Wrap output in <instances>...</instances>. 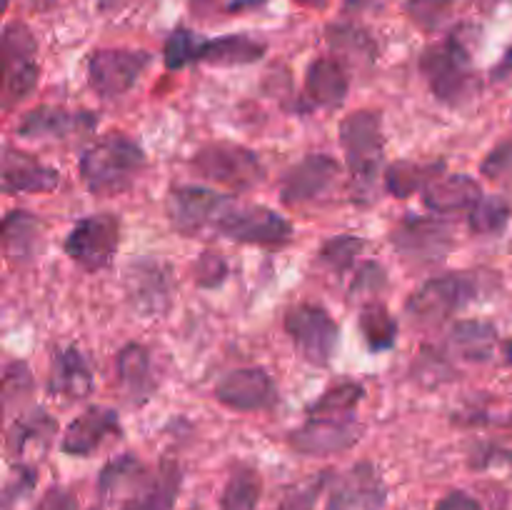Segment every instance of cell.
I'll return each mask as SVG.
<instances>
[{"label": "cell", "mask_w": 512, "mask_h": 510, "mask_svg": "<svg viewBox=\"0 0 512 510\" xmlns=\"http://www.w3.org/2000/svg\"><path fill=\"white\" fill-rule=\"evenodd\" d=\"M145 165V153L133 138L108 133L80 155V178L90 193L100 198L125 193Z\"/></svg>", "instance_id": "obj_1"}, {"label": "cell", "mask_w": 512, "mask_h": 510, "mask_svg": "<svg viewBox=\"0 0 512 510\" xmlns=\"http://www.w3.org/2000/svg\"><path fill=\"white\" fill-rule=\"evenodd\" d=\"M418 68L423 73V78L428 80L435 98L445 105H453V108H458L465 100L473 98L475 88H478L468 48L455 35L443 40V43L430 45L420 55Z\"/></svg>", "instance_id": "obj_2"}, {"label": "cell", "mask_w": 512, "mask_h": 510, "mask_svg": "<svg viewBox=\"0 0 512 510\" xmlns=\"http://www.w3.org/2000/svg\"><path fill=\"white\" fill-rule=\"evenodd\" d=\"M480 283L473 273H445L420 285L408 300V315L413 323L438 325L458 310L478 300Z\"/></svg>", "instance_id": "obj_3"}, {"label": "cell", "mask_w": 512, "mask_h": 510, "mask_svg": "<svg viewBox=\"0 0 512 510\" xmlns=\"http://www.w3.org/2000/svg\"><path fill=\"white\" fill-rule=\"evenodd\" d=\"M338 135L355 183H360V188H370L383 163V118L373 110H355L340 123Z\"/></svg>", "instance_id": "obj_4"}, {"label": "cell", "mask_w": 512, "mask_h": 510, "mask_svg": "<svg viewBox=\"0 0 512 510\" xmlns=\"http://www.w3.org/2000/svg\"><path fill=\"white\" fill-rule=\"evenodd\" d=\"M0 48H3V108L10 110L15 103L28 98L38 85V40L28 25L13 20L5 25Z\"/></svg>", "instance_id": "obj_5"}, {"label": "cell", "mask_w": 512, "mask_h": 510, "mask_svg": "<svg viewBox=\"0 0 512 510\" xmlns=\"http://www.w3.org/2000/svg\"><path fill=\"white\" fill-rule=\"evenodd\" d=\"M395 253L413 268H433L453 250V228L433 215H405L390 233Z\"/></svg>", "instance_id": "obj_6"}, {"label": "cell", "mask_w": 512, "mask_h": 510, "mask_svg": "<svg viewBox=\"0 0 512 510\" xmlns=\"http://www.w3.org/2000/svg\"><path fill=\"white\" fill-rule=\"evenodd\" d=\"M223 238L248 245H283L293 235V225L268 205L233 203L228 200L213 225Z\"/></svg>", "instance_id": "obj_7"}, {"label": "cell", "mask_w": 512, "mask_h": 510, "mask_svg": "<svg viewBox=\"0 0 512 510\" xmlns=\"http://www.w3.org/2000/svg\"><path fill=\"white\" fill-rule=\"evenodd\" d=\"M190 165L200 178L230 190H250L265 178V165L260 163L258 155L233 143L205 145L193 155Z\"/></svg>", "instance_id": "obj_8"}, {"label": "cell", "mask_w": 512, "mask_h": 510, "mask_svg": "<svg viewBox=\"0 0 512 510\" xmlns=\"http://www.w3.org/2000/svg\"><path fill=\"white\" fill-rule=\"evenodd\" d=\"M285 333L293 340L300 358L310 365H325L333 360L340 343V328L333 315L318 305H295L285 313Z\"/></svg>", "instance_id": "obj_9"}, {"label": "cell", "mask_w": 512, "mask_h": 510, "mask_svg": "<svg viewBox=\"0 0 512 510\" xmlns=\"http://www.w3.org/2000/svg\"><path fill=\"white\" fill-rule=\"evenodd\" d=\"M120 220L113 213H95L78 220L65 238V253L83 270H103L118 253Z\"/></svg>", "instance_id": "obj_10"}, {"label": "cell", "mask_w": 512, "mask_h": 510, "mask_svg": "<svg viewBox=\"0 0 512 510\" xmlns=\"http://www.w3.org/2000/svg\"><path fill=\"white\" fill-rule=\"evenodd\" d=\"M150 60H153V55L148 50H95L88 58L90 88L95 90V95L105 100L120 98V95H125L138 83V78L148 68Z\"/></svg>", "instance_id": "obj_11"}, {"label": "cell", "mask_w": 512, "mask_h": 510, "mask_svg": "<svg viewBox=\"0 0 512 510\" xmlns=\"http://www.w3.org/2000/svg\"><path fill=\"white\" fill-rule=\"evenodd\" d=\"M340 178V163L325 153L305 155L280 180V200L285 205H303L323 198Z\"/></svg>", "instance_id": "obj_12"}, {"label": "cell", "mask_w": 512, "mask_h": 510, "mask_svg": "<svg viewBox=\"0 0 512 510\" xmlns=\"http://www.w3.org/2000/svg\"><path fill=\"white\" fill-rule=\"evenodd\" d=\"M228 200V195H220L203 185H180L168 195V218L178 233L198 235L208 225H215Z\"/></svg>", "instance_id": "obj_13"}, {"label": "cell", "mask_w": 512, "mask_h": 510, "mask_svg": "<svg viewBox=\"0 0 512 510\" xmlns=\"http://www.w3.org/2000/svg\"><path fill=\"white\" fill-rule=\"evenodd\" d=\"M360 438V425L353 420L308 415L300 428L288 435V443L303 455H333L353 448Z\"/></svg>", "instance_id": "obj_14"}, {"label": "cell", "mask_w": 512, "mask_h": 510, "mask_svg": "<svg viewBox=\"0 0 512 510\" xmlns=\"http://www.w3.org/2000/svg\"><path fill=\"white\" fill-rule=\"evenodd\" d=\"M388 488L373 463H358L340 475L325 510H383Z\"/></svg>", "instance_id": "obj_15"}, {"label": "cell", "mask_w": 512, "mask_h": 510, "mask_svg": "<svg viewBox=\"0 0 512 510\" xmlns=\"http://www.w3.org/2000/svg\"><path fill=\"white\" fill-rule=\"evenodd\" d=\"M95 128V115L90 110H68L60 105H40L20 118L15 133L25 140H60L70 135H83Z\"/></svg>", "instance_id": "obj_16"}, {"label": "cell", "mask_w": 512, "mask_h": 510, "mask_svg": "<svg viewBox=\"0 0 512 510\" xmlns=\"http://www.w3.org/2000/svg\"><path fill=\"white\" fill-rule=\"evenodd\" d=\"M215 398L240 413H253L275 405L278 388L263 368H240L215 385Z\"/></svg>", "instance_id": "obj_17"}, {"label": "cell", "mask_w": 512, "mask_h": 510, "mask_svg": "<svg viewBox=\"0 0 512 510\" xmlns=\"http://www.w3.org/2000/svg\"><path fill=\"white\" fill-rule=\"evenodd\" d=\"M123 435V425H120L118 413L113 408H88L83 415L73 420V423L65 428L63 433V453L68 455H93L100 445L105 443L108 438H118Z\"/></svg>", "instance_id": "obj_18"}, {"label": "cell", "mask_w": 512, "mask_h": 510, "mask_svg": "<svg viewBox=\"0 0 512 510\" xmlns=\"http://www.w3.org/2000/svg\"><path fill=\"white\" fill-rule=\"evenodd\" d=\"M3 193H50L58 188L60 173L50 165L40 163L35 155L23 153V150L5 148L3 150Z\"/></svg>", "instance_id": "obj_19"}, {"label": "cell", "mask_w": 512, "mask_h": 510, "mask_svg": "<svg viewBox=\"0 0 512 510\" xmlns=\"http://www.w3.org/2000/svg\"><path fill=\"white\" fill-rule=\"evenodd\" d=\"M483 198V190L475 178L465 173L440 175L425 188L423 200L425 208L438 215L460 213V210H473V205Z\"/></svg>", "instance_id": "obj_20"}, {"label": "cell", "mask_w": 512, "mask_h": 510, "mask_svg": "<svg viewBox=\"0 0 512 510\" xmlns=\"http://www.w3.org/2000/svg\"><path fill=\"white\" fill-rule=\"evenodd\" d=\"M50 393L63 400H80L93 390V368L78 348H63L50 365Z\"/></svg>", "instance_id": "obj_21"}, {"label": "cell", "mask_w": 512, "mask_h": 510, "mask_svg": "<svg viewBox=\"0 0 512 510\" xmlns=\"http://www.w3.org/2000/svg\"><path fill=\"white\" fill-rule=\"evenodd\" d=\"M350 90L348 70L340 58H318L305 73V93L320 108H338Z\"/></svg>", "instance_id": "obj_22"}, {"label": "cell", "mask_w": 512, "mask_h": 510, "mask_svg": "<svg viewBox=\"0 0 512 510\" xmlns=\"http://www.w3.org/2000/svg\"><path fill=\"white\" fill-rule=\"evenodd\" d=\"M180 483H183L180 468L165 460L158 473L145 478V483L130 498H125L120 510H173L175 498L180 493Z\"/></svg>", "instance_id": "obj_23"}, {"label": "cell", "mask_w": 512, "mask_h": 510, "mask_svg": "<svg viewBox=\"0 0 512 510\" xmlns=\"http://www.w3.org/2000/svg\"><path fill=\"white\" fill-rule=\"evenodd\" d=\"M40 220L28 210H10L3 220L5 258L13 265L33 263L40 250Z\"/></svg>", "instance_id": "obj_24"}, {"label": "cell", "mask_w": 512, "mask_h": 510, "mask_svg": "<svg viewBox=\"0 0 512 510\" xmlns=\"http://www.w3.org/2000/svg\"><path fill=\"white\" fill-rule=\"evenodd\" d=\"M115 368H118V383L123 393L128 395L133 403L148 398L155 390L153 365H150V350L140 343H128L115 358Z\"/></svg>", "instance_id": "obj_25"}, {"label": "cell", "mask_w": 512, "mask_h": 510, "mask_svg": "<svg viewBox=\"0 0 512 510\" xmlns=\"http://www.w3.org/2000/svg\"><path fill=\"white\" fill-rule=\"evenodd\" d=\"M263 40H255L245 33L223 35V38H205L200 60L210 65H250L265 55Z\"/></svg>", "instance_id": "obj_26"}, {"label": "cell", "mask_w": 512, "mask_h": 510, "mask_svg": "<svg viewBox=\"0 0 512 510\" xmlns=\"http://www.w3.org/2000/svg\"><path fill=\"white\" fill-rule=\"evenodd\" d=\"M445 170L443 160H430V163H415V160H398L385 170V188L395 198H410V195L420 193L440 178Z\"/></svg>", "instance_id": "obj_27"}, {"label": "cell", "mask_w": 512, "mask_h": 510, "mask_svg": "<svg viewBox=\"0 0 512 510\" xmlns=\"http://www.w3.org/2000/svg\"><path fill=\"white\" fill-rule=\"evenodd\" d=\"M450 345L455 353L465 360H490L498 345V333L490 323L483 320H460L450 330Z\"/></svg>", "instance_id": "obj_28"}, {"label": "cell", "mask_w": 512, "mask_h": 510, "mask_svg": "<svg viewBox=\"0 0 512 510\" xmlns=\"http://www.w3.org/2000/svg\"><path fill=\"white\" fill-rule=\"evenodd\" d=\"M145 465L140 463L135 455H120V458L110 460L98 475V493L103 500H113L123 490H130V495L145 483ZM128 495V498H130Z\"/></svg>", "instance_id": "obj_29"}, {"label": "cell", "mask_w": 512, "mask_h": 510, "mask_svg": "<svg viewBox=\"0 0 512 510\" xmlns=\"http://www.w3.org/2000/svg\"><path fill=\"white\" fill-rule=\"evenodd\" d=\"M358 328L370 350H390L398 340V320L383 303H368L358 315Z\"/></svg>", "instance_id": "obj_30"}, {"label": "cell", "mask_w": 512, "mask_h": 510, "mask_svg": "<svg viewBox=\"0 0 512 510\" xmlns=\"http://www.w3.org/2000/svg\"><path fill=\"white\" fill-rule=\"evenodd\" d=\"M130 298L140 313H158L165 310L170 300L168 278L160 273V268H148L140 265L138 273H133V285H130Z\"/></svg>", "instance_id": "obj_31"}, {"label": "cell", "mask_w": 512, "mask_h": 510, "mask_svg": "<svg viewBox=\"0 0 512 510\" xmlns=\"http://www.w3.org/2000/svg\"><path fill=\"white\" fill-rule=\"evenodd\" d=\"M263 493V480L258 470L250 465H240L230 480L225 483L223 495H220V510H255Z\"/></svg>", "instance_id": "obj_32"}, {"label": "cell", "mask_w": 512, "mask_h": 510, "mask_svg": "<svg viewBox=\"0 0 512 510\" xmlns=\"http://www.w3.org/2000/svg\"><path fill=\"white\" fill-rule=\"evenodd\" d=\"M328 45L350 63H373L375 60V43L363 28L350 23H333L328 28Z\"/></svg>", "instance_id": "obj_33"}, {"label": "cell", "mask_w": 512, "mask_h": 510, "mask_svg": "<svg viewBox=\"0 0 512 510\" xmlns=\"http://www.w3.org/2000/svg\"><path fill=\"white\" fill-rule=\"evenodd\" d=\"M365 390L360 383H340L325 390L313 405H310L308 415H325V418H340V420H353L358 403L363 400Z\"/></svg>", "instance_id": "obj_34"}, {"label": "cell", "mask_w": 512, "mask_h": 510, "mask_svg": "<svg viewBox=\"0 0 512 510\" xmlns=\"http://www.w3.org/2000/svg\"><path fill=\"white\" fill-rule=\"evenodd\" d=\"M512 205L503 195H483L468 215V225L475 235H500L510 223Z\"/></svg>", "instance_id": "obj_35"}, {"label": "cell", "mask_w": 512, "mask_h": 510, "mask_svg": "<svg viewBox=\"0 0 512 510\" xmlns=\"http://www.w3.org/2000/svg\"><path fill=\"white\" fill-rule=\"evenodd\" d=\"M53 433H55V420L50 418L43 408H33L28 410V413L15 418L13 428H10V435H8L10 450H13L15 455H20L25 448H28L30 440H43V443H48Z\"/></svg>", "instance_id": "obj_36"}, {"label": "cell", "mask_w": 512, "mask_h": 510, "mask_svg": "<svg viewBox=\"0 0 512 510\" xmlns=\"http://www.w3.org/2000/svg\"><path fill=\"white\" fill-rule=\"evenodd\" d=\"M365 250V240L358 235H338V238H330L323 248L318 250V263L323 268L333 270V273H348L355 265V260L360 258V253Z\"/></svg>", "instance_id": "obj_37"}, {"label": "cell", "mask_w": 512, "mask_h": 510, "mask_svg": "<svg viewBox=\"0 0 512 510\" xmlns=\"http://www.w3.org/2000/svg\"><path fill=\"white\" fill-rule=\"evenodd\" d=\"M203 43L205 38L195 35L190 28H175L173 33L168 35L165 40V50H163V60L170 70H180L190 63H198L200 53H203Z\"/></svg>", "instance_id": "obj_38"}, {"label": "cell", "mask_w": 512, "mask_h": 510, "mask_svg": "<svg viewBox=\"0 0 512 510\" xmlns=\"http://www.w3.org/2000/svg\"><path fill=\"white\" fill-rule=\"evenodd\" d=\"M405 10L418 28L435 33L453 15V0H408Z\"/></svg>", "instance_id": "obj_39"}, {"label": "cell", "mask_w": 512, "mask_h": 510, "mask_svg": "<svg viewBox=\"0 0 512 510\" xmlns=\"http://www.w3.org/2000/svg\"><path fill=\"white\" fill-rule=\"evenodd\" d=\"M330 483V473L313 475L305 483H298L293 490H288V495L283 498V503L278 505V510H313L315 503H318L320 493L325 490V485Z\"/></svg>", "instance_id": "obj_40"}, {"label": "cell", "mask_w": 512, "mask_h": 510, "mask_svg": "<svg viewBox=\"0 0 512 510\" xmlns=\"http://www.w3.org/2000/svg\"><path fill=\"white\" fill-rule=\"evenodd\" d=\"M385 288H388V270L375 260H368L355 273L353 285H350V298H360V295L368 298V295H378Z\"/></svg>", "instance_id": "obj_41"}, {"label": "cell", "mask_w": 512, "mask_h": 510, "mask_svg": "<svg viewBox=\"0 0 512 510\" xmlns=\"http://www.w3.org/2000/svg\"><path fill=\"white\" fill-rule=\"evenodd\" d=\"M480 173L485 178L495 180V183H512V140L495 145L488 155H485Z\"/></svg>", "instance_id": "obj_42"}, {"label": "cell", "mask_w": 512, "mask_h": 510, "mask_svg": "<svg viewBox=\"0 0 512 510\" xmlns=\"http://www.w3.org/2000/svg\"><path fill=\"white\" fill-rule=\"evenodd\" d=\"M225 275H228V263L223 260V255L213 253V250L200 255L198 263H195V280L203 288H218Z\"/></svg>", "instance_id": "obj_43"}, {"label": "cell", "mask_w": 512, "mask_h": 510, "mask_svg": "<svg viewBox=\"0 0 512 510\" xmlns=\"http://www.w3.org/2000/svg\"><path fill=\"white\" fill-rule=\"evenodd\" d=\"M30 390V370L28 365L15 360V363L5 365V375H3V398H5V408H10L15 398L25 395Z\"/></svg>", "instance_id": "obj_44"}, {"label": "cell", "mask_w": 512, "mask_h": 510, "mask_svg": "<svg viewBox=\"0 0 512 510\" xmlns=\"http://www.w3.org/2000/svg\"><path fill=\"white\" fill-rule=\"evenodd\" d=\"M33 510H75V498L65 488H50Z\"/></svg>", "instance_id": "obj_45"}, {"label": "cell", "mask_w": 512, "mask_h": 510, "mask_svg": "<svg viewBox=\"0 0 512 510\" xmlns=\"http://www.w3.org/2000/svg\"><path fill=\"white\" fill-rule=\"evenodd\" d=\"M35 485V473L30 468H25V465H20V468H15L13 473V480H10L8 485V493H5V505H10V500L13 498H20L23 493H28L30 488Z\"/></svg>", "instance_id": "obj_46"}, {"label": "cell", "mask_w": 512, "mask_h": 510, "mask_svg": "<svg viewBox=\"0 0 512 510\" xmlns=\"http://www.w3.org/2000/svg\"><path fill=\"white\" fill-rule=\"evenodd\" d=\"M435 510H483V505H480L473 495L455 490V493L445 495V498L435 505Z\"/></svg>", "instance_id": "obj_47"}, {"label": "cell", "mask_w": 512, "mask_h": 510, "mask_svg": "<svg viewBox=\"0 0 512 510\" xmlns=\"http://www.w3.org/2000/svg\"><path fill=\"white\" fill-rule=\"evenodd\" d=\"M220 5H223V0H190V8L195 15H210L213 10H220Z\"/></svg>", "instance_id": "obj_48"}, {"label": "cell", "mask_w": 512, "mask_h": 510, "mask_svg": "<svg viewBox=\"0 0 512 510\" xmlns=\"http://www.w3.org/2000/svg\"><path fill=\"white\" fill-rule=\"evenodd\" d=\"M510 68H512V50H510V53H508V58L503 60V65H498V68H495V75H493V78H495V80H503V78H508Z\"/></svg>", "instance_id": "obj_49"}, {"label": "cell", "mask_w": 512, "mask_h": 510, "mask_svg": "<svg viewBox=\"0 0 512 510\" xmlns=\"http://www.w3.org/2000/svg\"><path fill=\"white\" fill-rule=\"evenodd\" d=\"M93 3L98 5L100 10H118V8H123L128 0H93Z\"/></svg>", "instance_id": "obj_50"}, {"label": "cell", "mask_w": 512, "mask_h": 510, "mask_svg": "<svg viewBox=\"0 0 512 510\" xmlns=\"http://www.w3.org/2000/svg\"><path fill=\"white\" fill-rule=\"evenodd\" d=\"M503 355H505V360L512 365V340H505L503 343Z\"/></svg>", "instance_id": "obj_51"}, {"label": "cell", "mask_w": 512, "mask_h": 510, "mask_svg": "<svg viewBox=\"0 0 512 510\" xmlns=\"http://www.w3.org/2000/svg\"><path fill=\"white\" fill-rule=\"evenodd\" d=\"M35 3H40V5H43V3H50V0H35Z\"/></svg>", "instance_id": "obj_52"}, {"label": "cell", "mask_w": 512, "mask_h": 510, "mask_svg": "<svg viewBox=\"0 0 512 510\" xmlns=\"http://www.w3.org/2000/svg\"><path fill=\"white\" fill-rule=\"evenodd\" d=\"M8 3H10V0H3V8H8Z\"/></svg>", "instance_id": "obj_53"}]
</instances>
